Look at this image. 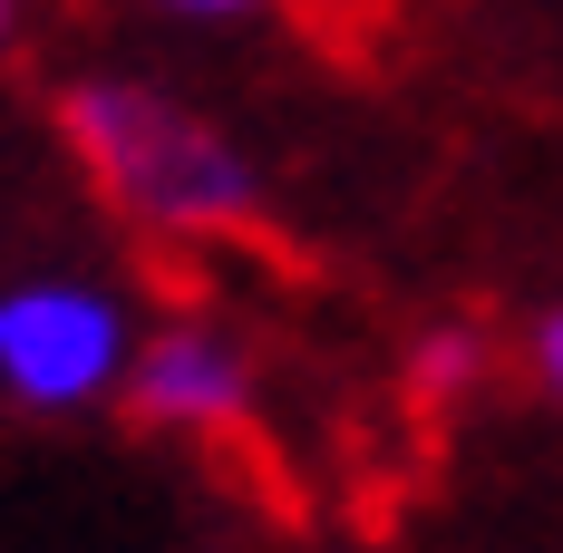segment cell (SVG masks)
I'll return each mask as SVG.
<instances>
[{
  "label": "cell",
  "instance_id": "obj_2",
  "mask_svg": "<svg viewBox=\"0 0 563 553\" xmlns=\"http://www.w3.org/2000/svg\"><path fill=\"white\" fill-rule=\"evenodd\" d=\"M126 360H136V331L108 281L30 273L0 291V388L20 408H88L126 388Z\"/></svg>",
  "mask_w": 563,
  "mask_h": 553
},
{
  "label": "cell",
  "instance_id": "obj_1",
  "mask_svg": "<svg viewBox=\"0 0 563 553\" xmlns=\"http://www.w3.org/2000/svg\"><path fill=\"white\" fill-rule=\"evenodd\" d=\"M68 146L88 156V175L108 185V204H126L156 233H214V223L253 214V166L224 126H205L195 108H175L166 88L136 78H88L68 88Z\"/></svg>",
  "mask_w": 563,
  "mask_h": 553
},
{
  "label": "cell",
  "instance_id": "obj_6",
  "mask_svg": "<svg viewBox=\"0 0 563 553\" xmlns=\"http://www.w3.org/2000/svg\"><path fill=\"white\" fill-rule=\"evenodd\" d=\"M0 30H10V0H0Z\"/></svg>",
  "mask_w": 563,
  "mask_h": 553
},
{
  "label": "cell",
  "instance_id": "obj_4",
  "mask_svg": "<svg viewBox=\"0 0 563 553\" xmlns=\"http://www.w3.org/2000/svg\"><path fill=\"white\" fill-rule=\"evenodd\" d=\"M534 369H544V388L563 398V311L544 321V331H534Z\"/></svg>",
  "mask_w": 563,
  "mask_h": 553
},
{
  "label": "cell",
  "instance_id": "obj_5",
  "mask_svg": "<svg viewBox=\"0 0 563 553\" xmlns=\"http://www.w3.org/2000/svg\"><path fill=\"white\" fill-rule=\"evenodd\" d=\"M166 10H185V20H233V10H253V0H166Z\"/></svg>",
  "mask_w": 563,
  "mask_h": 553
},
{
  "label": "cell",
  "instance_id": "obj_3",
  "mask_svg": "<svg viewBox=\"0 0 563 553\" xmlns=\"http://www.w3.org/2000/svg\"><path fill=\"white\" fill-rule=\"evenodd\" d=\"M126 408L156 418V428H233L253 408V360H243L233 331L175 321L126 360Z\"/></svg>",
  "mask_w": 563,
  "mask_h": 553
}]
</instances>
